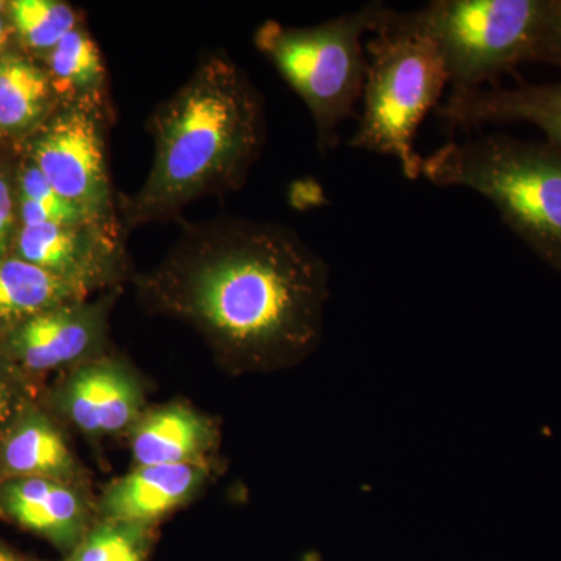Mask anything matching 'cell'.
Returning a JSON list of instances; mask_svg holds the SVG:
<instances>
[{
	"mask_svg": "<svg viewBox=\"0 0 561 561\" xmlns=\"http://www.w3.org/2000/svg\"><path fill=\"white\" fill-rule=\"evenodd\" d=\"M119 231L98 224L22 227L16 239L18 257L87 294L113 290L127 272Z\"/></svg>",
	"mask_w": 561,
	"mask_h": 561,
	"instance_id": "10",
	"label": "cell"
},
{
	"mask_svg": "<svg viewBox=\"0 0 561 561\" xmlns=\"http://www.w3.org/2000/svg\"><path fill=\"white\" fill-rule=\"evenodd\" d=\"M54 95V84L46 70L16 55L0 58L2 130L16 131L32 127L46 114Z\"/></svg>",
	"mask_w": 561,
	"mask_h": 561,
	"instance_id": "18",
	"label": "cell"
},
{
	"mask_svg": "<svg viewBox=\"0 0 561 561\" xmlns=\"http://www.w3.org/2000/svg\"><path fill=\"white\" fill-rule=\"evenodd\" d=\"M0 518L38 535L68 556L99 515L90 486L16 478L0 482Z\"/></svg>",
	"mask_w": 561,
	"mask_h": 561,
	"instance_id": "11",
	"label": "cell"
},
{
	"mask_svg": "<svg viewBox=\"0 0 561 561\" xmlns=\"http://www.w3.org/2000/svg\"><path fill=\"white\" fill-rule=\"evenodd\" d=\"M386 10L383 3L370 2L313 27L265 21L254 33L256 49L311 113L323 158L339 146V128L362 99L368 68L362 36L378 31Z\"/></svg>",
	"mask_w": 561,
	"mask_h": 561,
	"instance_id": "5",
	"label": "cell"
},
{
	"mask_svg": "<svg viewBox=\"0 0 561 561\" xmlns=\"http://www.w3.org/2000/svg\"><path fill=\"white\" fill-rule=\"evenodd\" d=\"M545 0H434L416 10L451 92H470L531 61Z\"/></svg>",
	"mask_w": 561,
	"mask_h": 561,
	"instance_id": "6",
	"label": "cell"
},
{
	"mask_svg": "<svg viewBox=\"0 0 561 561\" xmlns=\"http://www.w3.org/2000/svg\"><path fill=\"white\" fill-rule=\"evenodd\" d=\"M437 114L448 128L526 122L545 133L546 142L561 149V81L542 84L522 81L513 88L451 92L448 101L438 105Z\"/></svg>",
	"mask_w": 561,
	"mask_h": 561,
	"instance_id": "13",
	"label": "cell"
},
{
	"mask_svg": "<svg viewBox=\"0 0 561 561\" xmlns=\"http://www.w3.org/2000/svg\"><path fill=\"white\" fill-rule=\"evenodd\" d=\"M14 31L25 46L50 51L73 28L80 27L77 10L58 0H13L9 2Z\"/></svg>",
	"mask_w": 561,
	"mask_h": 561,
	"instance_id": "20",
	"label": "cell"
},
{
	"mask_svg": "<svg viewBox=\"0 0 561 561\" xmlns=\"http://www.w3.org/2000/svg\"><path fill=\"white\" fill-rule=\"evenodd\" d=\"M116 289L95 300H77L24 321L5 335L7 356L22 371L69 370L108 353L110 312Z\"/></svg>",
	"mask_w": 561,
	"mask_h": 561,
	"instance_id": "9",
	"label": "cell"
},
{
	"mask_svg": "<svg viewBox=\"0 0 561 561\" xmlns=\"http://www.w3.org/2000/svg\"><path fill=\"white\" fill-rule=\"evenodd\" d=\"M46 478L90 486L88 474L55 416L38 401L28 402L0 442V482Z\"/></svg>",
	"mask_w": 561,
	"mask_h": 561,
	"instance_id": "14",
	"label": "cell"
},
{
	"mask_svg": "<svg viewBox=\"0 0 561 561\" xmlns=\"http://www.w3.org/2000/svg\"><path fill=\"white\" fill-rule=\"evenodd\" d=\"M10 31L7 27L5 21L0 16V54L5 50L7 44H9Z\"/></svg>",
	"mask_w": 561,
	"mask_h": 561,
	"instance_id": "26",
	"label": "cell"
},
{
	"mask_svg": "<svg viewBox=\"0 0 561 561\" xmlns=\"http://www.w3.org/2000/svg\"><path fill=\"white\" fill-rule=\"evenodd\" d=\"M421 176L485 197L538 260L561 273V149L508 135L449 142L423 158Z\"/></svg>",
	"mask_w": 561,
	"mask_h": 561,
	"instance_id": "3",
	"label": "cell"
},
{
	"mask_svg": "<svg viewBox=\"0 0 561 561\" xmlns=\"http://www.w3.org/2000/svg\"><path fill=\"white\" fill-rule=\"evenodd\" d=\"M136 467L209 463L219 445L216 423L186 402L146 409L128 432Z\"/></svg>",
	"mask_w": 561,
	"mask_h": 561,
	"instance_id": "15",
	"label": "cell"
},
{
	"mask_svg": "<svg viewBox=\"0 0 561 561\" xmlns=\"http://www.w3.org/2000/svg\"><path fill=\"white\" fill-rule=\"evenodd\" d=\"M106 106L65 102L33 142L31 161L92 220L121 228L106 164Z\"/></svg>",
	"mask_w": 561,
	"mask_h": 561,
	"instance_id": "7",
	"label": "cell"
},
{
	"mask_svg": "<svg viewBox=\"0 0 561 561\" xmlns=\"http://www.w3.org/2000/svg\"><path fill=\"white\" fill-rule=\"evenodd\" d=\"M47 73L62 101L105 106V61L101 47L83 27L73 28L49 51Z\"/></svg>",
	"mask_w": 561,
	"mask_h": 561,
	"instance_id": "17",
	"label": "cell"
},
{
	"mask_svg": "<svg viewBox=\"0 0 561 561\" xmlns=\"http://www.w3.org/2000/svg\"><path fill=\"white\" fill-rule=\"evenodd\" d=\"M367 61L364 113L350 146L394 158L409 180H419L423 158L415 150L416 131L449 83L442 51L416 11L387 7L367 43Z\"/></svg>",
	"mask_w": 561,
	"mask_h": 561,
	"instance_id": "4",
	"label": "cell"
},
{
	"mask_svg": "<svg viewBox=\"0 0 561 561\" xmlns=\"http://www.w3.org/2000/svg\"><path fill=\"white\" fill-rule=\"evenodd\" d=\"M14 227V198L9 180L0 173V261L5 260L7 245Z\"/></svg>",
	"mask_w": 561,
	"mask_h": 561,
	"instance_id": "24",
	"label": "cell"
},
{
	"mask_svg": "<svg viewBox=\"0 0 561 561\" xmlns=\"http://www.w3.org/2000/svg\"><path fill=\"white\" fill-rule=\"evenodd\" d=\"M0 561H32L22 557L20 552L10 548L5 541L0 540Z\"/></svg>",
	"mask_w": 561,
	"mask_h": 561,
	"instance_id": "25",
	"label": "cell"
},
{
	"mask_svg": "<svg viewBox=\"0 0 561 561\" xmlns=\"http://www.w3.org/2000/svg\"><path fill=\"white\" fill-rule=\"evenodd\" d=\"M9 9V3L7 2H0V13H2L3 10Z\"/></svg>",
	"mask_w": 561,
	"mask_h": 561,
	"instance_id": "27",
	"label": "cell"
},
{
	"mask_svg": "<svg viewBox=\"0 0 561 561\" xmlns=\"http://www.w3.org/2000/svg\"><path fill=\"white\" fill-rule=\"evenodd\" d=\"M91 295L20 257L0 261V332L9 334L24 321L66 302Z\"/></svg>",
	"mask_w": 561,
	"mask_h": 561,
	"instance_id": "16",
	"label": "cell"
},
{
	"mask_svg": "<svg viewBox=\"0 0 561 561\" xmlns=\"http://www.w3.org/2000/svg\"><path fill=\"white\" fill-rule=\"evenodd\" d=\"M20 183L21 197L28 198V201L35 202L41 208L47 210L55 224H98V221L92 220L84 210H81L79 206L61 197V195L54 190L49 181H47L46 176L43 175V172H41L32 161H28L27 164L24 165V169H22Z\"/></svg>",
	"mask_w": 561,
	"mask_h": 561,
	"instance_id": "21",
	"label": "cell"
},
{
	"mask_svg": "<svg viewBox=\"0 0 561 561\" xmlns=\"http://www.w3.org/2000/svg\"><path fill=\"white\" fill-rule=\"evenodd\" d=\"M209 476L210 463L136 467L103 489L95 501L99 518L158 526L165 516L194 501Z\"/></svg>",
	"mask_w": 561,
	"mask_h": 561,
	"instance_id": "12",
	"label": "cell"
},
{
	"mask_svg": "<svg viewBox=\"0 0 561 561\" xmlns=\"http://www.w3.org/2000/svg\"><path fill=\"white\" fill-rule=\"evenodd\" d=\"M157 540V524L99 518L62 561H149Z\"/></svg>",
	"mask_w": 561,
	"mask_h": 561,
	"instance_id": "19",
	"label": "cell"
},
{
	"mask_svg": "<svg viewBox=\"0 0 561 561\" xmlns=\"http://www.w3.org/2000/svg\"><path fill=\"white\" fill-rule=\"evenodd\" d=\"M133 283L147 311L192 328L232 376L311 357L330 298V267L297 231L234 216L181 220L168 254Z\"/></svg>",
	"mask_w": 561,
	"mask_h": 561,
	"instance_id": "1",
	"label": "cell"
},
{
	"mask_svg": "<svg viewBox=\"0 0 561 561\" xmlns=\"http://www.w3.org/2000/svg\"><path fill=\"white\" fill-rule=\"evenodd\" d=\"M147 133L153 162L117 206L125 230L181 219L192 202L241 191L267 140L264 98L227 51H208L151 111Z\"/></svg>",
	"mask_w": 561,
	"mask_h": 561,
	"instance_id": "2",
	"label": "cell"
},
{
	"mask_svg": "<svg viewBox=\"0 0 561 561\" xmlns=\"http://www.w3.org/2000/svg\"><path fill=\"white\" fill-rule=\"evenodd\" d=\"M36 400L31 376L0 350V442L28 402Z\"/></svg>",
	"mask_w": 561,
	"mask_h": 561,
	"instance_id": "22",
	"label": "cell"
},
{
	"mask_svg": "<svg viewBox=\"0 0 561 561\" xmlns=\"http://www.w3.org/2000/svg\"><path fill=\"white\" fill-rule=\"evenodd\" d=\"M49 401L55 415L95 440L128 435L147 409L138 371L108 353L66 370Z\"/></svg>",
	"mask_w": 561,
	"mask_h": 561,
	"instance_id": "8",
	"label": "cell"
},
{
	"mask_svg": "<svg viewBox=\"0 0 561 561\" xmlns=\"http://www.w3.org/2000/svg\"><path fill=\"white\" fill-rule=\"evenodd\" d=\"M531 61L561 68V0H545Z\"/></svg>",
	"mask_w": 561,
	"mask_h": 561,
	"instance_id": "23",
	"label": "cell"
}]
</instances>
